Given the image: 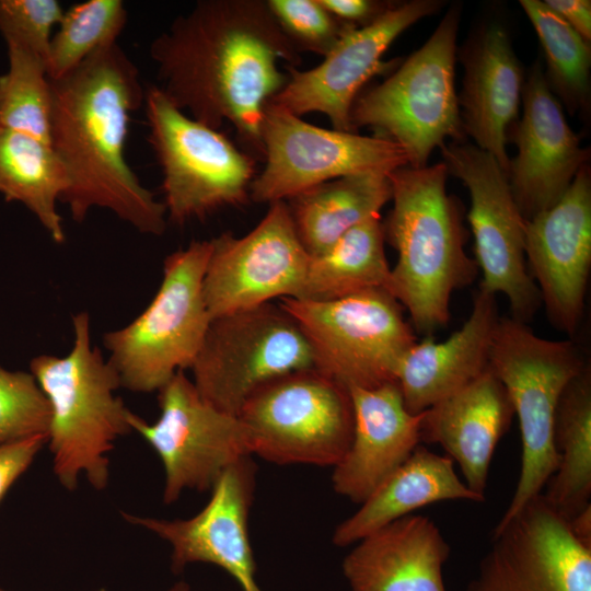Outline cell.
Returning <instances> with one entry per match:
<instances>
[{
	"mask_svg": "<svg viewBox=\"0 0 591 591\" xmlns=\"http://www.w3.org/2000/svg\"><path fill=\"white\" fill-rule=\"evenodd\" d=\"M441 7L437 0L392 4L373 22L346 32L318 66L287 68V83L269 103L299 117L322 113L333 129L355 132L351 107L363 85L390 67L383 54L406 28Z\"/></svg>",
	"mask_w": 591,
	"mask_h": 591,
	"instance_id": "17",
	"label": "cell"
},
{
	"mask_svg": "<svg viewBox=\"0 0 591 591\" xmlns=\"http://www.w3.org/2000/svg\"><path fill=\"white\" fill-rule=\"evenodd\" d=\"M210 241L202 293L211 318L300 296L310 255L287 201L269 204L264 218L244 236L224 232Z\"/></svg>",
	"mask_w": 591,
	"mask_h": 591,
	"instance_id": "15",
	"label": "cell"
},
{
	"mask_svg": "<svg viewBox=\"0 0 591 591\" xmlns=\"http://www.w3.org/2000/svg\"><path fill=\"white\" fill-rule=\"evenodd\" d=\"M309 368L314 363L305 336L273 302L211 318L190 367L199 395L234 416L263 384Z\"/></svg>",
	"mask_w": 591,
	"mask_h": 591,
	"instance_id": "11",
	"label": "cell"
},
{
	"mask_svg": "<svg viewBox=\"0 0 591 591\" xmlns=\"http://www.w3.org/2000/svg\"><path fill=\"white\" fill-rule=\"evenodd\" d=\"M460 15V7L450 8L428 40L351 107L355 132L366 127L396 143L412 167L427 166L447 138L462 142L466 135L454 85Z\"/></svg>",
	"mask_w": 591,
	"mask_h": 591,
	"instance_id": "5",
	"label": "cell"
},
{
	"mask_svg": "<svg viewBox=\"0 0 591 591\" xmlns=\"http://www.w3.org/2000/svg\"><path fill=\"white\" fill-rule=\"evenodd\" d=\"M443 162L405 165L389 174L393 207L383 223L397 252L387 291L406 309L415 332L431 336L450 320L453 291L471 285L478 266L464 250L456 199L447 193Z\"/></svg>",
	"mask_w": 591,
	"mask_h": 591,
	"instance_id": "3",
	"label": "cell"
},
{
	"mask_svg": "<svg viewBox=\"0 0 591 591\" xmlns=\"http://www.w3.org/2000/svg\"><path fill=\"white\" fill-rule=\"evenodd\" d=\"M158 85L178 109L220 129L229 123L252 155L263 158L262 126L300 53L266 0H200L149 48Z\"/></svg>",
	"mask_w": 591,
	"mask_h": 591,
	"instance_id": "1",
	"label": "cell"
},
{
	"mask_svg": "<svg viewBox=\"0 0 591 591\" xmlns=\"http://www.w3.org/2000/svg\"><path fill=\"white\" fill-rule=\"evenodd\" d=\"M513 416L506 387L488 367L472 382L424 410L420 440L440 444L460 466L465 485L485 497L495 449Z\"/></svg>",
	"mask_w": 591,
	"mask_h": 591,
	"instance_id": "23",
	"label": "cell"
},
{
	"mask_svg": "<svg viewBox=\"0 0 591 591\" xmlns=\"http://www.w3.org/2000/svg\"><path fill=\"white\" fill-rule=\"evenodd\" d=\"M158 392L161 413L155 422L132 412L128 420L163 463L165 503L175 501L184 489L211 490L225 468L252 455L239 417L206 402L183 371Z\"/></svg>",
	"mask_w": 591,
	"mask_h": 591,
	"instance_id": "14",
	"label": "cell"
},
{
	"mask_svg": "<svg viewBox=\"0 0 591 591\" xmlns=\"http://www.w3.org/2000/svg\"><path fill=\"white\" fill-rule=\"evenodd\" d=\"M450 545L428 517L408 514L357 542L343 561L350 591H447Z\"/></svg>",
	"mask_w": 591,
	"mask_h": 591,
	"instance_id": "24",
	"label": "cell"
},
{
	"mask_svg": "<svg viewBox=\"0 0 591 591\" xmlns=\"http://www.w3.org/2000/svg\"><path fill=\"white\" fill-rule=\"evenodd\" d=\"M384 242L380 215L352 227L323 253L310 256L297 299L329 301L372 288L387 290L391 268Z\"/></svg>",
	"mask_w": 591,
	"mask_h": 591,
	"instance_id": "30",
	"label": "cell"
},
{
	"mask_svg": "<svg viewBox=\"0 0 591 591\" xmlns=\"http://www.w3.org/2000/svg\"><path fill=\"white\" fill-rule=\"evenodd\" d=\"M387 174L364 173L320 184L288 199L299 240L316 256L391 200Z\"/></svg>",
	"mask_w": 591,
	"mask_h": 591,
	"instance_id": "27",
	"label": "cell"
},
{
	"mask_svg": "<svg viewBox=\"0 0 591 591\" xmlns=\"http://www.w3.org/2000/svg\"><path fill=\"white\" fill-rule=\"evenodd\" d=\"M210 252V240L193 241L167 255L149 305L128 325L104 335L121 386L151 393L190 369L211 321L202 293Z\"/></svg>",
	"mask_w": 591,
	"mask_h": 591,
	"instance_id": "7",
	"label": "cell"
},
{
	"mask_svg": "<svg viewBox=\"0 0 591 591\" xmlns=\"http://www.w3.org/2000/svg\"><path fill=\"white\" fill-rule=\"evenodd\" d=\"M444 500L482 502L485 497L459 478L451 457L419 444L352 515L337 525L332 542L348 546L419 508Z\"/></svg>",
	"mask_w": 591,
	"mask_h": 591,
	"instance_id": "26",
	"label": "cell"
},
{
	"mask_svg": "<svg viewBox=\"0 0 591 591\" xmlns=\"http://www.w3.org/2000/svg\"><path fill=\"white\" fill-rule=\"evenodd\" d=\"M465 591H591V546L540 494L497 523Z\"/></svg>",
	"mask_w": 591,
	"mask_h": 591,
	"instance_id": "16",
	"label": "cell"
},
{
	"mask_svg": "<svg viewBox=\"0 0 591 591\" xmlns=\"http://www.w3.org/2000/svg\"><path fill=\"white\" fill-rule=\"evenodd\" d=\"M265 166L250 187L255 202L287 200L335 178L390 174L408 165L404 150L376 136L326 129L268 104L262 126Z\"/></svg>",
	"mask_w": 591,
	"mask_h": 591,
	"instance_id": "12",
	"label": "cell"
},
{
	"mask_svg": "<svg viewBox=\"0 0 591 591\" xmlns=\"http://www.w3.org/2000/svg\"><path fill=\"white\" fill-rule=\"evenodd\" d=\"M7 48L9 68L0 76V127L50 144L51 90L47 61L19 45L7 44Z\"/></svg>",
	"mask_w": 591,
	"mask_h": 591,
	"instance_id": "32",
	"label": "cell"
},
{
	"mask_svg": "<svg viewBox=\"0 0 591 591\" xmlns=\"http://www.w3.org/2000/svg\"><path fill=\"white\" fill-rule=\"evenodd\" d=\"M70 351L57 357L39 355L30 363L50 407L47 443L54 456V473L61 485L74 490L84 472L97 490L108 482L106 453L114 441L129 433L130 410L115 395L119 375L91 343L90 316H72Z\"/></svg>",
	"mask_w": 591,
	"mask_h": 591,
	"instance_id": "4",
	"label": "cell"
},
{
	"mask_svg": "<svg viewBox=\"0 0 591 591\" xmlns=\"http://www.w3.org/2000/svg\"><path fill=\"white\" fill-rule=\"evenodd\" d=\"M554 445L559 457L548 479L546 501L567 521L591 501V371L587 366L564 389L555 414Z\"/></svg>",
	"mask_w": 591,
	"mask_h": 591,
	"instance_id": "28",
	"label": "cell"
},
{
	"mask_svg": "<svg viewBox=\"0 0 591 591\" xmlns=\"http://www.w3.org/2000/svg\"><path fill=\"white\" fill-rule=\"evenodd\" d=\"M448 173L470 193L467 219L474 236L475 262L482 271L479 289L509 301L512 317L526 323L541 298L526 270L524 221L507 174L497 160L475 144L451 142L440 147Z\"/></svg>",
	"mask_w": 591,
	"mask_h": 591,
	"instance_id": "13",
	"label": "cell"
},
{
	"mask_svg": "<svg viewBox=\"0 0 591 591\" xmlns=\"http://www.w3.org/2000/svg\"><path fill=\"white\" fill-rule=\"evenodd\" d=\"M498 321L495 296L478 289L460 329L443 341L426 336L408 349L396 372L408 412L422 413L488 369Z\"/></svg>",
	"mask_w": 591,
	"mask_h": 591,
	"instance_id": "25",
	"label": "cell"
},
{
	"mask_svg": "<svg viewBox=\"0 0 591 591\" xmlns=\"http://www.w3.org/2000/svg\"><path fill=\"white\" fill-rule=\"evenodd\" d=\"M348 390L354 433L347 452L334 466L332 483L337 494L361 505L419 445L424 412H408L396 381Z\"/></svg>",
	"mask_w": 591,
	"mask_h": 591,
	"instance_id": "21",
	"label": "cell"
},
{
	"mask_svg": "<svg viewBox=\"0 0 591 591\" xmlns=\"http://www.w3.org/2000/svg\"><path fill=\"white\" fill-rule=\"evenodd\" d=\"M524 254L553 325L573 335L591 268V181L586 164L563 197L524 221Z\"/></svg>",
	"mask_w": 591,
	"mask_h": 591,
	"instance_id": "18",
	"label": "cell"
},
{
	"mask_svg": "<svg viewBox=\"0 0 591 591\" xmlns=\"http://www.w3.org/2000/svg\"><path fill=\"white\" fill-rule=\"evenodd\" d=\"M0 591H7V590L0 588ZM95 591H106V590H105L104 588H100V589H97V590H95Z\"/></svg>",
	"mask_w": 591,
	"mask_h": 591,
	"instance_id": "42",
	"label": "cell"
},
{
	"mask_svg": "<svg viewBox=\"0 0 591 591\" xmlns=\"http://www.w3.org/2000/svg\"><path fill=\"white\" fill-rule=\"evenodd\" d=\"M336 19L344 23L364 26L383 14L392 4L371 0H318Z\"/></svg>",
	"mask_w": 591,
	"mask_h": 591,
	"instance_id": "38",
	"label": "cell"
},
{
	"mask_svg": "<svg viewBox=\"0 0 591 591\" xmlns=\"http://www.w3.org/2000/svg\"><path fill=\"white\" fill-rule=\"evenodd\" d=\"M587 363L571 340H551L513 317L499 318L489 368L506 387L521 431L520 476L507 510L498 523L511 519L528 501L543 493L556 472L554 445L556 408L566 385Z\"/></svg>",
	"mask_w": 591,
	"mask_h": 591,
	"instance_id": "6",
	"label": "cell"
},
{
	"mask_svg": "<svg viewBox=\"0 0 591 591\" xmlns=\"http://www.w3.org/2000/svg\"><path fill=\"white\" fill-rule=\"evenodd\" d=\"M522 117L511 128L518 153L508 181L525 220L553 207L589 160V149L568 125L540 62L522 88Z\"/></svg>",
	"mask_w": 591,
	"mask_h": 591,
	"instance_id": "20",
	"label": "cell"
},
{
	"mask_svg": "<svg viewBox=\"0 0 591 591\" xmlns=\"http://www.w3.org/2000/svg\"><path fill=\"white\" fill-rule=\"evenodd\" d=\"M237 417L247 431L252 454L279 465L334 467L354 433L349 390L315 368L263 384Z\"/></svg>",
	"mask_w": 591,
	"mask_h": 591,
	"instance_id": "10",
	"label": "cell"
},
{
	"mask_svg": "<svg viewBox=\"0 0 591 591\" xmlns=\"http://www.w3.org/2000/svg\"><path fill=\"white\" fill-rule=\"evenodd\" d=\"M256 467L245 456L216 480L205 508L187 520H161L123 513L172 546L171 569L181 572L188 564L209 563L231 575L242 591H262L255 580V560L247 519L253 501Z\"/></svg>",
	"mask_w": 591,
	"mask_h": 591,
	"instance_id": "19",
	"label": "cell"
},
{
	"mask_svg": "<svg viewBox=\"0 0 591 591\" xmlns=\"http://www.w3.org/2000/svg\"><path fill=\"white\" fill-rule=\"evenodd\" d=\"M63 12L56 0H0V34L7 44L27 48L47 61L50 33Z\"/></svg>",
	"mask_w": 591,
	"mask_h": 591,
	"instance_id": "36",
	"label": "cell"
},
{
	"mask_svg": "<svg viewBox=\"0 0 591 591\" xmlns=\"http://www.w3.org/2000/svg\"><path fill=\"white\" fill-rule=\"evenodd\" d=\"M568 522L576 537L583 544L591 546V505Z\"/></svg>",
	"mask_w": 591,
	"mask_h": 591,
	"instance_id": "40",
	"label": "cell"
},
{
	"mask_svg": "<svg viewBox=\"0 0 591 591\" xmlns=\"http://www.w3.org/2000/svg\"><path fill=\"white\" fill-rule=\"evenodd\" d=\"M45 443L46 436H34L0 445V500L32 464Z\"/></svg>",
	"mask_w": 591,
	"mask_h": 591,
	"instance_id": "37",
	"label": "cell"
},
{
	"mask_svg": "<svg viewBox=\"0 0 591 591\" xmlns=\"http://www.w3.org/2000/svg\"><path fill=\"white\" fill-rule=\"evenodd\" d=\"M520 5L542 44L547 63L545 77L551 90L556 92L570 113L586 108L591 65L588 42L544 1L521 0Z\"/></svg>",
	"mask_w": 591,
	"mask_h": 591,
	"instance_id": "31",
	"label": "cell"
},
{
	"mask_svg": "<svg viewBox=\"0 0 591 591\" xmlns=\"http://www.w3.org/2000/svg\"><path fill=\"white\" fill-rule=\"evenodd\" d=\"M127 16L120 0H88L70 7L50 39L48 78L56 80L66 76L97 49L117 43Z\"/></svg>",
	"mask_w": 591,
	"mask_h": 591,
	"instance_id": "33",
	"label": "cell"
},
{
	"mask_svg": "<svg viewBox=\"0 0 591 591\" xmlns=\"http://www.w3.org/2000/svg\"><path fill=\"white\" fill-rule=\"evenodd\" d=\"M279 27L300 53L325 57L352 27L331 14L318 0H266Z\"/></svg>",
	"mask_w": 591,
	"mask_h": 591,
	"instance_id": "35",
	"label": "cell"
},
{
	"mask_svg": "<svg viewBox=\"0 0 591 591\" xmlns=\"http://www.w3.org/2000/svg\"><path fill=\"white\" fill-rule=\"evenodd\" d=\"M545 4L569 24L586 42L591 39V1L545 0Z\"/></svg>",
	"mask_w": 591,
	"mask_h": 591,
	"instance_id": "39",
	"label": "cell"
},
{
	"mask_svg": "<svg viewBox=\"0 0 591 591\" xmlns=\"http://www.w3.org/2000/svg\"><path fill=\"white\" fill-rule=\"evenodd\" d=\"M68 186L66 167L50 144L0 127V194L23 204L56 243L66 240L57 202Z\"/></svg>",
	"mask_w": 591,
	"mask_h": 591,
	"instance_id": "29",
	"label": "cell"
},
{
	"mask_svg": "<svg viewBox=\"0 0 591 591\" xmlns=\"http://www.w3.org/2000/svg\"><path fill=\"white\" fill-rule=\"evenodd\" d=\"M170 591H192L190 587L185 582L174 584Z\"/></svg>",
	"mask_w": 591,
	"mask_h": 591,
	"instance_id": "41",
	"label": "cell"
},
{
	"mask_svg": "<svg viewBox=\"0 0 591 591\" xmlns=\"http://www.w3.org/2000/svg\"><path fill=\"white\" fill-rule=\"evenodd\" d=\"M50 407L31 372L0 366V445L46 436Z\"/></svg>",
	"mask_w": 591,
	"mask_h": 591,
	"instance_id": "34",
	"label": "cell"
},
{
	"mask_svg": "<svg viewBox=\"0 0 591 591\" xmlns=\"http://www.w3.org/2000/svg\"><path fill=\"white\" fill-rule=\"evenodd\" d=\"M143 104L169 221L183 225L250 199L256 176L251 153L178 109L158 85L146 90Z\"/></svg>",
	"mask_w": 591,
	"mask_h": 591,
	"instance_id": "8",
	"label": "cell"
},
{
	"mask_svg": "<svg viewBox=\"0 0 591 591\" xmlns=\"http://www.w3.org/2000/svg\"><path fill=\"white\" fill-rule=\"evenodd\" d=\"M49 81L50 144L67 171L69 186L60 201L72 219L82 222L93 208H104L140 233L162 235L165 207L124 155L130 115L144 103L136 65L113 43Z\"/></svg>",
	"mask_w": 591,
	"mask_h": 591,
	"instance_id": "2",
	"label": "cell"
},
{
	"mask_svg": "<svg viewBox=\"0 0 591 591\" xmlns=\"http://www.w3.org/2000/svg\"><path fill=\"white\" fill-rule=\"evenodd\" d=\"M305 336L314 368L349 389L396 381L401 360L417 341L401 303L384 288L329 301L281 298Z\"/></svg>",
	"mask_w": 591,
	"mask_h": 591,
	"instance_id": "9",
	"label": "cell"
},
{
	"mask_svg": "<svg viewBox=\"0 0 591 591\" xmlns=\"http://www.w3.org/2000/svg\"><path fill=\"white\" fill-rule=\"evenodd\" d=\"M464 131L475 146L491 154L508 176L507 141L520 109L523 72L508 32L493 23L478 31L461 54Z\"/></svg>",
	"mask_w": 591,
	"mask_h": 591,
	"instance_id": "22",
	"label": "cell"
}]
</instances>
